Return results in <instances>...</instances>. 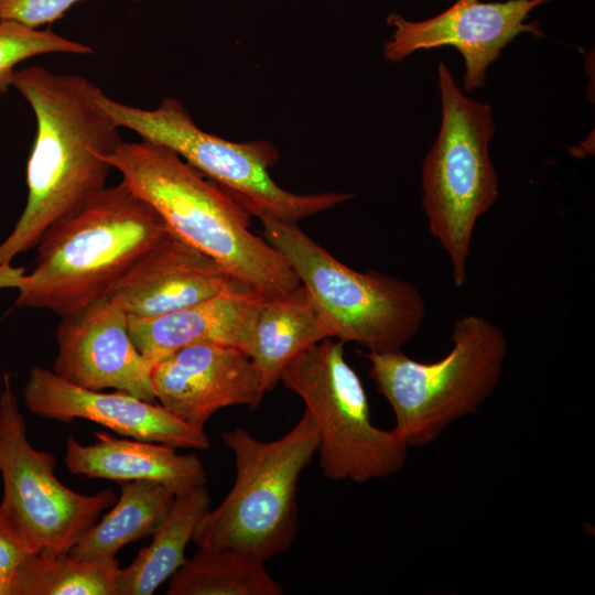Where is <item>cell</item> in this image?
<instances>
[{
  "label": "cell",
  "mask_w": 595,
  "mask_h": 595,
  "mask_svg": "<svg viewBox=\"0 0 595 595\" xmlns=\"http://www.w3.org/2000/svg\"><path fill=\"white\" fill-rule=\"evenodd\" d=\"M12 87L33 109L36 134L26 165V204L0 244V270L106 187L111 166L105 158L123 142L99 101L101 89L82 75L30 66L15 71Z\"/></svg>",
  "instance_id": "obj_1"
},
{
  "label": "cell",
  "mask_w": 595,
  "mask_h": 595,
  "mask_svg": "<svg viewBox=\"0 0 595 595\" xmlns=\"http://www.w3.org/2000/svg\"><path fill=\"white\" fill-rule=\"evenodd\" d=\"M106 162L176 236L262 295L301 284L283 255L249 229L251 215L221 186L170 148L122 142Z\"/></svg>",
  "instance_id": "obj_2"
},
{
  "label": "cell",
  "mask_w": 595,
  "mask_h": 595,
  "mask_svg": "<svg viewBox=\"0 0 595 595\" xmlns=\"http://www.w3.org/2000/svg\"><path fill=\"white\" fill-rule=\"evenodd\" d=\"M172 230L125 182L105 187L37 244L31 273L14 289L15 305L60 316L107 295Z\"/></svg>",
  "instance_id": "obj_3"
},
{
  "label": "cell",
  "mask_w": 595,
  "mask_h": 595,
  "mask_svg": "<svg viewBox=\"0 0 595 595\" xmlns=\"http://www.w3.org/2000/svg\"><path fill=\"white\" fill-rule=\"evenodd\" d=\"M236 475L218 507L199 522L193 541L204 549H234L262 561L290 550L298 533V488L318 448V433L304 411L281 437L261 441L242 428L225 431Z\"/></svg>",
  "instance_id": "obj_4"
},
{
  "label": "cell",
  "mask_w": 595,
  "mask_h": 595,
  "mask_svg": "<svg viewBox=\"0 0 595 595\" xmlns=\"http://www.w3.org/2000/svg\"><path fill=\"white\" fill-rule=\"evenodd\" d=\"M451 339L452 349L432 363L401 349L364 354L377 391L392 408L393 429L409 447L435 442L456 420L476 413L501 380L508 343L496 324L483 315H463Z\"/></svg>",
  "instance_id": "obj_5"
},
{
  "label": "cell",
  "mask_w": 595,
  "mask_h": 595,
  "mask_svg": "<svg viewBox=\"0 0 595 595\" xmlns=\"http://www.w3.org/2000/svg\"><path fill=\"white\" fill-rule=\"evenodd\" d=\"M442 119L422 163V209L431 236L445 250L457 288L467 280L477 220L499 197L489 156L495 121L488 104L467 97L444 62L437 66Z\"/></svg>",
  "instance_id": "obj_6"
},
{
  "label": "cell",
  "mask_w": 595,
  "mask_h": 595,
  "mask_svg": "<svg viewBox=\"0 0 595 595\" xmlns=\"http://www.w3.org/2000/svg\"><path fill=\"white\" fill-rule=\"evenodd\" d=\"M262 237L280 251L306 288L332 338L368 351L400 350L420 332L426 304L409 282L354 270L306 235L298 223L261 216Z\"/></svg>",
  "instance_id": "obj_7"
},
{
  "label": "cell",
  "mask_w": 595,
  "mask_h": 595,
  "mask_svg": "<svg viewBox=\"0 0 595 595\" xmlns=\"http://www.w3.org/2000/svg\"><path fill=\"white\" fill-rule=\"evenodd\" d=\"M99 101L120 128L176 152L227 191L251 216L299 223L354 197L343 192L296 194L280 187L269 174V169L279 162L271 142L237 143L205 132L175 98L162 99L155 109H142L117 101L101 90Z\"/></svg>",
  "instance_id": "obj_8"
},
{
  "label": "cell",
  "mask_w": 595,
  "mask_h": 595,
  "mask_svg": "<svg viewBox=\"0 0 595 595\" xmlns=\"http://www.w3.org/2000/svg\"><path fill=\"white\" fill-rule=\"evenodd\" d=\"M280 381L296 393L318 433L320 467L331 480L366 483L400 472L408 444L371 421L363 382L345 358V343L326 338L294 357Z\"/></svg>",
  "instance_id": "obj_9"
},
{
  "label": "cell",
  "mask_w": 595,
  "mask_h": 595,
  "mask_svg": "<svg viewBox=\"0 0 595 595\" xmlns=\"http://www.w3.org/2000/svg\"><path fill=\"white\" fill-rule=\"evenodd\" d=\"M55 456L34 448L12 390L3 376L0 392V506L35 553H68L117 497L110 489L93 495L76 493L54 474Z\"/></svg>",
  "instance_id": "obj_10"
},
{
  "label": "cell",
  "mask_w": 595,
  "mask_h": 595,
  "mask_svg": "<svg viewBox=\"0 0 595 595\" xmlns=\"http://www.w3.org/2000/svg\"><path fill=\"white\" fill-rule=\"evenodd\" d=\"M551 0H507L480 2L457 0L437 15L409 21L400 14L387 18L393 33L383 45L385 58L397 63L420 50L453 46L464 57V93L486 84L488 67L521 33L544 36L539 22L526 23L530 12Z\"/></svg>",
  "instance_id": "obj_11"
},
{
  "label": "cell",
  "mask_w": 595,
  "mask_h": 595,
  "mask_svg": "<svg viewBox=\"0 0 595 595\" xmlns=\"http://www.w3.org/2000/svg\"><path fill=\"white\" fill-rule=\"evenodd\" d=\"M53 372L80 388L156 401L153 365L136 347L126 312L108 295L61 316Z\"/></svg>",
  "instance_id": "obj_12"
},
{
  "label": "cell",
  "mask_w": 595,
  "mask_h": 595,
  "mask_svg": "<svg viewBox=\"0 0 595 595\" xmlns=\"http://www.w3.org/2000/svg\"><path fill=\"white\" fill-rule=\"evenodd\" d=\"M23 400L32 414L64 423L85 419L127 437L175 448L205 451L210 446L204 429L187 424L160 403L119 390L101 392L80 388L41 366L30 370Z\"/></svg>",
  "instance_id": "obj_13"
},
{
  "label": "cell",
  "mask_w": 595,
  "mask_h": 595,
  "mask_svg": "<svg viewBox=\"0 0 595 595\" xmlns=\"http://www.w3.org/2000/svg\"><path fill=\"white\" fill-rule=\"evenodd\" d=\"M156 401L198 429L220 409L257 408L264 390L251 358L238 347L195 344L177 349L152 369Z\"/></svg>",
  "instance_id": "obj_14"
},
{
  "label": "cell",
  "mask_w": 595,
  "mask_h": 595,
  "mask_svg": "<svg viewBox=\"0 0 595 595\" xmlns=\"http://www.w3.org/2000/svg\"><path fill=\"white\" fill-rule=\"evenodd\" d=\"M249 290L253 289L171 232L107 295L128 316L153 317Z\"/></svg>",
  "instance_id": "obj_15"
},
{
  "label": "cell",
  "mask_w": 595,
  "mask_h": 595,
  "mask_svg": "<svg viewBox=\"0 0 595 595\" xmlns=\"http://www.w3.org/2000/svg\"><path fill=\"white\" fill-rule=\"evenodd\" d=\"M262 298L253 290L231 292L153 317L128 316L130 336L153 366L195 344L230 345L248 354Z\"/></svg>",
  "instance_id": "obj_16"
},
{
  "label": "cell",
  "mask_w": 595,
  "mask_h": 595,
  "mask_svg": "<svg viewBox=\"0 0 595 595\" xmlns=\"http://www.w3.org/2000/svg\"><path fill=\"white\" fill-rule=\"evenodd\" d=\"M97 442H66L65 464L71 473L116 482L145 480L162 484L175 494L206 485L204 465L195 454L181 455L166 444L95 434Z\"/></svg>",
  "instance_id": "obj_17"
},
{
  "label": "cell",
  "mask_w": 595,
  "mask_h": 595,
  "mask_svg": "<svg viewBox=\"0 0 595 595\" xmlns=\"http://www.w3.org/2000/svg\"><path fill=\"white\" fill-rule=\"evenodd\" d=\"M332 338L306 288L263 295L253 325L248 356L258 368L264 392L280 381L285 366L309 347Z\"/></svg>",
  "instance_id": "obj_18"
},
{
  "label": "cell",
  "mask_w": 595,
  "mask_h": 595,
  "mask_svg": "<svg viewBox=\"0 0 595 595\" xmlns=\"http://www.w3.org/2000/svg\"><path fill=\"white\" fill-rule=\"evenodd\" d=\"M210 510L206 485L175 494L172 506L143 548L127 567L119 569L117 595H150L186 561L185 550Z\"/></svg>",
  "instance_id": "obj_19"
},
{
  "label": "cell",
  "mask_w": 595,
  "mask_h": 595,
  "mask_svg": "<svg viewBox=\"0 0 595 595\" xmlns=\"http://www.w3.org/2000/svg\"><path fill=\"white\" fill-rule=\"evenodd\" d=\"M119 499L99 521L90 526L69 550L78 560L116 559L126 544L152 536L163 521L175 493L159 483L121 482Z\"/></svg>",
  "instance_id": "obj_20"
},
{
  "label": "cell",
  "mask_w": 595,
  "mask_h": 595,
  "mask_svg": "<svg viewBox=\"0 0 595 595\" xmlns=\"http://www.w3.org/2000/svg\"><path fill=\"white\" fill-rule=\"evenodd\" d=\"M264 561L234 549L199 550L170 577L167 595H282Z\"/></svg>",
  "instance_id": "obj_21"
},
{
  "label": "cell",
  "mask_w": 595,
  "mask_h": 595,
  "mask_svg": "<svg viewBox=\"0 0 595 595\" xmlns=\"http://www.w3.org/2000/svg\"><path fill=\"white\" fill-rule=\"evenodd\" d=\"M119 564L69 553L28 555L11 578V595H117Z\"/></svg>",
  "instance_id": "obj_22"
},
{
  "label": "cell",
  "mask_w": 595,
  "mask_h": 595,
  "mask_svg": "<svg viewBox=\"0 0 595 595\" xmlns=\"http://www.w3.org/2000/svg\"><path fill=\"white\" fill-rule=\"evenodd\" d=\"M51 53L94 54V48L51 30H39L12 20H0V96L12 86L17 66Z\"/></svg>",
  "instance_id": "obj_23"
},
{
  "label": "cell",
  "mask_w": 595,
  "mask_h": 595,
  "mask_svg": "<svg viewBox=\"0 0 595 595\" xmlns=\"http://www.w3.org/2000/svg\"><path fill=\"white\" fill-rule=\"evenodd\" d=\"M80 1L83 0H0V20H12L39 29L60 20L69 8Z\"/></svg>",
  "instance_id": "obj_24"
},
{
  "label": "cell",
  "mask_w": 595,
  "mask_h": 595,
  "mask_svg": "<svg viewBox=\"0 0 595 595\" xmlns=\"http://www.w3.org/2000/svg\"><path fill=\"white\" fill-rule=\"evenodd\" d=\"M35 553L0 506V576L11 580L18 565Z\"/></svg>",
  "instance_id": "obj_25"
},
{
  "label": "cell",
  "mask_w": 595,
  "mask_h": 595,
  "mask_svg": "<svg viewBox=\"0 0 595 595\" xmlns=\"http://www.w3.org/2000/svg\"><path fill=\"white\" fill-rule=\"evenodd\" d=\"M0 595H11V580L0 576Z\"/></svg>",
  "instance_id": "obj_26"
},
{
  "label": "cell",
  "mask_w": 595,
  "mask_h": 595,
  "mask_svg": "<svg viewBox=\"0 0 595 595\" xmlns=\"http://www.w3.org/2000/svg\"><path fill=\"white\" fill-rule=\"evenodd\" d=\"M463 1H477V0H463Z\"/></svg>",
  "instance_id": "obj_27"
}]
</instances>
